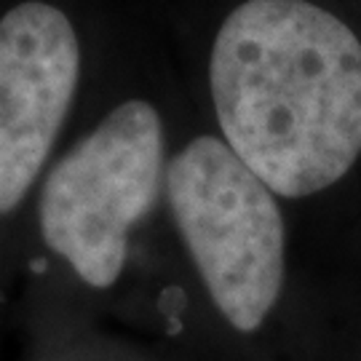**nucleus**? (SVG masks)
<instances>
[{"mask_svg": "<svg viewBox=\"0 0 361 361\" xmlns=\"http://www.w3.org/2000/svg\"><path fill=\"white\" fill-rule=\"evenodd\" d=\"M80 78L65 11L27 0L0 19V214L16 209L51 153Z\"/></svg>", "mask_w": 361, "mask_h": 361, "instance_id": "obj_4", "label": "nucleus"}, {"mask_svg": "<svg viewBox=\"0 0 361 361\" xmlns=\"http://www.w3.org/2000/svg\"><path fill=\"white\" fill-rule=\"evenodd\" d=\"M174 222L212 302L255 332L284 286V217L276 193L217 137H195L166 166Z\"/></svg>", "mask_w": 361, "mask_h": 361, "instance_id": "obj_2", "label": "nucleus"}, {"mask_svg": "<svg viewBox=\"0 0 361 361\" xmlns=\"http://www.w3.org/2000/svg\"><path fill=\"white\" fill-rule=\"evenodd\" d=\"M209 89L225 142L276 195L322 193L359 161L361 40L310 0L233 8Z\"/></svg>", "mask_w": 361, "mask_h": 361, "instance_id": "obj_1", "label": "nucleus"}, {"mask_svg": "<svg viewBox=\"0 0 361 361\" xmlns=\"http://www.w3.org/2000/svg\"><path fill=\"white\" fill-rule=\"evenodd\" d=\"M164 171V123L150 102L129 99L49 171L40 233L80 281L107 289L129 252V231L153 209Z\"/></svg>", "mask_w": 361, "mask_h": 361, "instance_id": "obj_3", "label": "nucleus"}]
</instances>
